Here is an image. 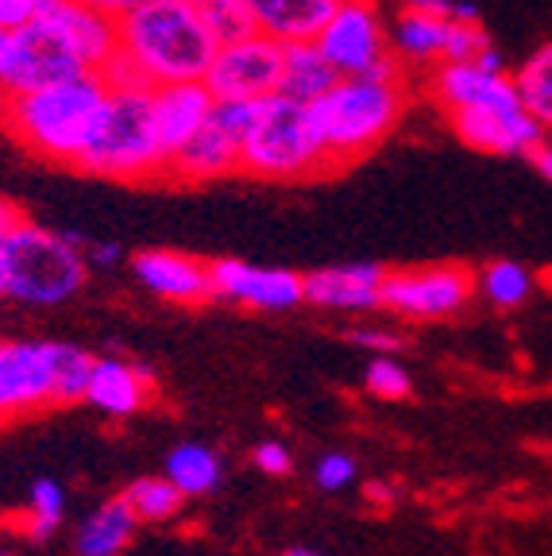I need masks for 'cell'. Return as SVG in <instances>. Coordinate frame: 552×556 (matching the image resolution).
<instances>
[{
  "label": "cell",
  "instance_id": "cell-1",
  "mask_svg": "<svg viewBox=\"0 0 552 556\" xmlns=\"http://www.w3.org/2000/svg\"><path fill=\"white\" fill-rule=\"evenodd\" d=\"M216 47L221 43L193 0H143L116 20V54L104 74L136 78L143 86L201 81Z\"/></svg>",
  "mask_w": 552,
  "mask_h": 556
},
{
  "label": "cell",
  "instance_id": "cell-2",
  "mask_svg": "<svg viewBox=\"0 0 552 556\" xmlns=\"http://www.w3.org/2000/svg\"><path fill=\"white\" fill-rule=\"evenodd\" d=\"M109 104V74L89 70L32 93L0 97V128L35 159L78 166L97 139Z\"/></svg>",
  "mask_w": 552,
  "mask_h": 556
},
{
  "label": "cell",
  "instance_id": "cell-3",
  "mask_svg": "<svg viewBox=\"0 0 552 556\" xmlns=\"http://www.w3.org/2000/svg\"><path fill=\"white\" fill-rule=\"evenodd\" d=\"M410 101H414V93H410L402 62H390L375 74H348V78L333 81L313 101V116H317L333 170L360 163L382 139L394 136L398 124L406 121Z\"/></svg>",
  "mask_w": 552,
  "mask_h": 556
},
{
  "label": "cell",
  "instance_id": "cell-4",
  "mask_svg": "<svg viewBox=\"0 0 552 556\" xmlns=\"http://www.w3.org/2000/svg\"><path fill=\"white\" fill-rule=\"evenodd\" d=\"M74 170L128 186L166 182L171 159H166L155 136V121H151V86L109 74V104H104L101 131Z\"/></svg>",
  "mask_w": 552,
  "mask_h": 556
},
{
  "label": "cell",
  "instance_id": "cell-5",
  "mask_svg": "<svg viewBox=\"0 0 552 556\" xmlns=\"http://www.w3.org/2000/svg\"><path fill=\"white\" fill-rule=\"evenodd\" d=\"M240 174L260 182H310L333 174L313 104L286 93L255 101V116L243 131Z\"/></svg>",
  "mask_w": 552,
  "mask_h": 556
},
{
  "label": "cell",
  "instance_id": "cell-6",
  "mask_svg": "<svg viewBox=\"0 0 552 556\" xmlns=\"http://www.w3.org/2000/svg\"><path fill=\"white\" fill-rule=\"evenodd\" d=\"M86 240L89 236L74 232H51V228L35 225L32 217H20L4 236V252H9V302L20 305H66L78 298L89 282L86 263Z\"/></svg>",
  "mask_w": 552,
  "mask_h": 556
},
{
  "label": "cell",
  "instance_id": "cell-7",
  "mask_svg": "<svg viewBox=\"0 0 552 556\" xmlns=\"http://www.w3.org/2000/svg\"><path fill=\"white\" fill-rule=\"evenodd\" d=\"M255 116V101H213V113L205 116L190 143L171 159L166 182L205 186L228 174H240L243 131Z\"/></svg>",
  "mask_w": 552,
  "mask_h": 556
},
{
  "label": "cell",
  "instance_id": "cell-8",
  "mask_svg": "<svg viewBox=\"0 0 552 556\" xmlns=\"http://www.w3.org/2000/svg\"><path fill=\"white\" fill-rule=\"evenodd\" d=\"M475 298V275L460 263L387 270L382 278V309L402 321H449Z\"/></svg>",
  "mask_w": 552,
  "mask_h": 556
},
{
  "label": "cell",
  "instance_id": "cell-9",
  "mask_svg": "<svg viewBox=\"0 0 552 556\" xmlns=\"http://www.w3.org/2000/svg\"><path fill=\"white\" fill-rule=\"evenodd\" d=\"M78 74H89V62L70 47V39H62V31H54L47 20H32L9 31L4 66H0V97L32 93V89L78 78Z\"/></svg>",
  "mask_w": 552,
  "mask_h": 556
},
{
  "label": "cell",
  "instance_id": "cell-10",
  "mask_svg": "<svg viewBox=\"0 0 552 556\" xmlns=\"http://www.w3.org/2000/svg\"><path fill=\"white\" fill-rule=\"evenodd\" d=\"M313 43L340 78L375 74V70L398 62L390 51V24L382 20L375 0H340Z\"/></svg>",
  "mask_w": 552,
  "mask_h": 556
},
{
  "label": "cell",
  "instance_id": "cell-11",
  "mask_svg": "<svg viewBox=\"0 0 552 556\" xmlns=\"http://www.w3.org/2000/svg\"><path fill=\"white\" fill-rule=\"evenodd\" d=\"M201 81L216 101H263L283 86V43L263 31L221 43Z\"/></svg>",
  "mask_w": 552,
  "mask_h": 556
},
{
  "label": "cell",
  "instance_id": "cell-12",
  "mask_svg": "<svg viewBox=\"0 0 552 556\" xmlns=\"http://www.w3.org/2000/svg\"><path fill=\"white\" fill-rule=\"evenodd\" d=\"M54 406V340L0 337V426Z\"/></svg>",
  "mask_w": 552,
  "mask_h": 556
},
{
  "label": "cell",
  "instance_id": "cell-13",
  "mask_svg": "<svg viewBox=\"0 0 552 556\" xmlns=\"http://www.w3.org/2000/svg\"><path fill=\"white\" fill-rule=\"evenodd\" d=\"M213 290L216 298L255 313H293L305 305V282L290 267H263L248 260H213Z\"/></svg>",
  "mask_w": 552,
  "mask_h": 556
},
{
  "label": "cell",
  "instance_id": "cell-14",
  "mask_svg": "<svg viewBox=\"0 0 552 556\" xmlns=\"http://www.w3.org/2000/svg\"><path fill=\"white\" fill-rule=\"evenodd\" d=\"M452 136L472 151L499 159H529V151L541 143L549 131L526 113V104H487V109H460L444 116Z\"/></svg>",
  "mask_w": 552,
  "mask_h": 556
},
{
  "label": "cell",
  "instance_id": "cell-15",
  "mask_svg": "<svg viewBox=\"0 0 552 556\" xmlns=\"http://www.w3.org/2000/svg\"><path fill=\"white\" fill-rule=\"evenodd\" d=\"M131 278L147 294L174 305H205L216 298L213 260L178 252V248H143L128 260Z\"/></svg>",
  "mask_w": 552,
  "mask_h": 556
},
{
  "label": "cell",
  "instance_id": "cell-16",
  "mask_svg": "<svg viewBox=\"0 0 552 556\" xmlns=\"http://www.w3.org/2000/svg\"><path fill=\"white\" fill-rule=\"evenodd\" d=\"M425 97L440 113L487 109V104H518V86L510 70H484L475 62H437L425 70Z\"/></svg>",
  "mask_w": 552,
  "mask_h": 556
},
{
  "label": "cell",
  "instance_id": "cell-17",
  "mask_svg": "<svg viewBox=\"0 0 552 556\" xmlns=\"http://www.w3.org/2000/svg\"><path fill=\"white\" fill-rule=\"evenodd\" d=\"M382 278L379 263H337L302 275L305 302L325 313H375L382 309Z\"/></svg>",
  "mask_w": 552,
  "mask_h": 556
},
{
  "label": "cell",
  "instance_id": "cell-18",
  "mask_svg": "<svg viewBox=\"0 0 552 556\" xmlns=\"http://www.w3.org/2000/svg\"><path fill=\"white\" fill-rule=\"evenodd\" d=\"M213 101L216 97L209 93L205 81H163V86H151V121H155V136L163 143L166 159H174L190 143V136L213 113Z\"/></svg>",
  "mask_w": 552,
  "mask_h": 556
},
{
  "label": "cell",
  "instance_id": "cell-19",
  "mask_svg": "<svg viewBox=\"0 0 552 556\" xmlns=\"http://www.w3.org/2000/svg\"><path fill=\"white\" fill-rule=\"evenodd\" d=\"M155 394V371L143 364H131L121 356H93L89 371L86 406H93L104 417H131L151 402Z\"/></svg>",
  "mask_w": 552,
  "mask_h": 556
},
{
  "label": "cell",
  "instance_id": "cell-20",
  "mask_svg": "<svg viewBox=\"0 0 552 556\" xmlns=\"http://www.w3.org/2000/svg\"><path fill=\"white\" fill-rule=\"evenodd\" d=\"M449 31H452L449 16L398 9V16L390 20V51H394V59L406 70H432L437 62H444Z\"/></svg>",
  "mask_w": 552,
  "mask_h": 556
},
{
  "label": "cell",
  "instance_id": "cell-21",
  "mask_svg": "<svg viewBox=\"0 0 552 556\" xmlns=\"http://www.w3.org/2000/svg\"><path fill=\"white\" fill-rule=\"evenodd\" d=\"M337 4L340 0H248V12L255 20V31L275 35L278 43H298V39H317Z\"/></svg>",
  "mask_w": 552,
  "mask_h": 556
},
{
  "label": "cell",
  "instance_id": "cell-22",
  "mask_svg": "<svg viewBox=\"0 0 552 556\" xmlns=\"http://www.w3.org/2000/svg\"><path fill=\"white\" fill-rule=\"evenodd\" d=\"M139 530V518L131 514L128 498L116 495L101 503L74 533V556H121Z\"/></svg>",
  "mask_w": 552,
  "mask_h": 556
},
{
  "label": "cell",
  "instance_id": "cell-23",
  "mask_svg": "<svg viewBox=\"0 0 552 556\" xmlns=\"http://www.w3.org/2000/svg\"><path fill=\"white\" fill-rule=\"evenodd\" d=\"M340 74L325 62L313 39H298V43H283V86L278 93L293 97V101L313 104L325 93Z\"/></svg>",
  "mask_w": 552,
  "mask_h": 556
},
{
  "label": "cell",
  "instance_id": "cell-24",
  "mask_svg": "<svg viewBox=\"0 0 552 556\" xmlns=\"http://www.w3.org/2000/svg\"><path fill=\"white\" fill-rule=\"evenodd\" d=\"M166 479L178 486L186 498H201L213 495L221 479H225V460L221 452H213L209 444H178V448L166 456Z\"/></svg>",
  "mask_w": 552,
  "mask_h": 556
},
{
  "label": "cell",
  "instance_id": "cell-25",
  "mask_svg": "<svg viewBox=\"0 0 552 556\" xmlns=\"http://www.w3.org/2000/svg\"><path fill=\"white\" fill-rule=\"evenodd\" d=\"M537 278L529 267L514 260H494L475 275V294H484L494 309H518L534 298Z\"/></svg>",
  "mask_w": 552,
  "mask_h": 556
},
{
  "label": "cell",
  "instance_id": "cell-26",
  "mask_svg": "<svg viewBox=\"0 0 552 556\" xmlns=\"http://www.w3.org/2000/svg\"><path fill=\"white\" fill-rule=\"evenodd\" d=\"M514 86H518L526 113L534 116L544 131H552V43L537 47V51L514 70Z\"/></svg>",
  "mask_w": 552,
  "mask_h": 556
},
{
  "label": "cell",
  "instance_id": "cell-27",
  "mask_svg": "<svg viewBox=\"0 0 552 556\" xmlns=\"http://www.w3.org/2000/svg\"><path fill=\"white\" fill-rule=\"evenodd\" d=\"M124 498H128L131 514L147 526H163V521H174L186 506V495L171 483L166 476H139L124 486Z\"/></svg>",
  "mask_w": 552,
  "mask_h": 556
},
{
  "label": "cell",
  "instance_id": "cell-28",
  "mask_svg": "<svg viewBox=\"0 0 552 556\" xmlns=\"http://www.w3.org/2000/svg\"><path fill=\"white\" fill-rule=\"evenodd\" d=\"M93 356L86 348L54 340V406H86Z\"/></svg>",
  "mask_w": 552,
  "mask_h": 556
},
{
  "label": "cell",
  "instance_id": "cell-29",
  "mask_svg": "<svg viewBox=\"0 0 552 556\" xmlns=\"http://www.w3.org/2000/svg\"><path fill=\"white\" fill-rule=\"evenodd\" d=\"M66 518V491L54 479H35L32 495H27V518L24 533H32L35 541H47Z\"/></svg>",
  "mask_w": 552,
  "mask_h": 556
},
{
  "label": "cell",
  "instance_id": "cell-30",
  "mask_svg": "<svg viewBox=\"0 0 552 556\" xmlns=\"http://www.w3.org/2000/svg\"><path fill=\"white\" fill-rule=\"evenodd\" d=\"M193 9L205 20V27L213 31L216 43H233V39H243V35L255 31L248 0H193Z\"/></svg>",
  "mask_w": 552,
  "mask_h": 556
},
{
  "label": "cell",
  "instance_id": "cell-31",
  "mask_svg": "<svg viewBox=\"0 0 552 556\" xmlns=\"http://www.w3.org/2000/svg\"><path fill=\"white\" fill-rule=\"evenodd\" d=\"M363 382H367V391L382 402H398L414 391V379H410V371L398 364L394 356H372V364L363 371Z\"/></svg>",
  "mask_w": 552,
  "mask_h": 556
},
{
  "label": "cell",
  "instance_id": "cell-32",
  "mask_svg": "<svg viewBox=\"0 0 552 556\" xmlns=\"http://www.w3.org/2000/svg\"><path fill=\"white\" fill-rule=\"evenodd\" d=\"M313 479H317L321 491H344L355 479V460L348 452H328V456L317 460V468H313Z\"/></svg>",
  "mask_w": 552,
  "mask_h": 556
},
{
  "label": "cell",
  "instance_id": "cell-33",
  "mask_svg": "<svg viewBox=\"0 0 552 556\" xmlns=\"http://www.w3.org/2000/svg\"><path fill=\"white\" fill-rule=\"evenodd\" d=\"M344 340L363 348V352H372V356H390V352L402 348V337L390 329H379V325H355V329L344 332Z\"/></svg>",
  "mask_w": 552,
  "mask_h": 556
},
{
  "label": "cell",
  "instance_id": "cell-34",
  "mask_svg": "<svg viewBox=\"0 0 552 556\" xmlns=\"http://www.w3.org/2000/svg\"><path fill=\"white\" fill-rule=\"evenodd\" d=\"M251 464H255L263 476H290L293 456L283 441H260L255 444V452H251Z\"/></svg>",
  "mask_w": 552,
  "mask_h": 556
},
{
  "label": "cell",
  "instance_id": "cell-35",
  "mask_svg": "<svg viewBox=\"0 0 552 556\" xmlns=\"http://www.w3.org/2000/svg\"><path fill=\"white\" fill-rule=\"evenodd\" d=\"M402 9L432 12V16H449V20H479V9L472 0H402Z\"/></svg>",
  "mask_w": 552,
  "mask_h": 556
},
{
  "label": "cell",
  "instance_id": "cell-36",
  "mask_svg": "<svg viewBox=\"0 0 552 556\" xmlns=\"http://www.w3.org/2000/svg\"><path fill=\"white\" fill-rule=\"evenodd\" d=\"M86 263L89 270H116L124 263V243L116 240H86Z\"/></svg>",
  "mask_w": 552,
  "mask_h": 556
},
{
  "label": "cell",
  "instance_id": "cell-37",
  "mask_svg": "<svg viewBox=\"0 0 552 556\" xmlns=\"http://www.w3.org/2000/svg\"><path fill=\"white\" fill-rule=\"evenodd\" d=\"M35 12H39V0H0V27L16 31V27L32 24Z\"/></svg>",
  "mask_w": 552,
  "mask_h": 556
},
{
  "label": "cell",
  "instance_id": "cell-38",
  "mask_svg": "<svg viewBox=\"0 0 552 556\" xmlns=\"http://www.w3.org/2000/svg\"><path fill=\"white\" fill-rule=\"evenodd\" d=\"M529 163H534V170L541 174L544 182L552 186V139L549 136H544L541 143H537V148L529 151Z\"/></svg>",
  "mask_w": 552,
  "mask_h": 556
},
{
  "label": "cell",
  "instance_id": "cell-39",
  "mask_svg": "<svg viewBox=\"0 0 552 556\" xmlns=\"http://www.w3.org/2000/svg\"><path fill=\"white\" fill-rule=\"evenodd\" d=\"M81 4H89V9H97V12H104V16L121 20L124 12H131L136 4H143V0H81Z\"/></svg>",
  "mask_w": 552,
  "mask_h": 556
},
{
  "label": "cell",
  "instance_id": "cell-40",
  "mask_svg": "<svg viewBox=\"0 0 552 556\" xmlns=\"http://www.w3.org/2000/svg\"><path fill=\"white\" fill-rule=\"evenodd\" d=\"M20 217H24V213H20V208L12 205V201L4 198V193H0V232H9V228L16 225Z\"/></svg>",
  "mask_w": 552,
  "mask_h": 556
},
{
  "label": "cell",
  "instance_id": "cell-41",
  "mask_svg": "<svg viewBox=\"0 0 552 556\" xmlns=\"http://www.w3.org/2000/svg\"><path fill=\"white\" fill-rule=\"evenodd\" d=\"M4 236L0 232V302H9V252H4Z\"/></svg>",
  "mask_w": 552,
  "mask_h": 556
},
{
  "label": "cell",
  "instance_id": "cell-42",
  "mask_svg": "<svg viewBox=\"0 0 552 556\" xmlns=\"http://www.w3.org/2000/svg\"><path fill=\"white\" fill-rule=\"evenodd\" d=\"M367 498H375V503H387V498H390V486L387 483H372V486H367Z\"/></svg>",
  "mask_w": 552,
  "mask_h": 556
},
{
  "label": "cell",
  "instance_id": "cell-43",
  "mask_svg": "<svg viewBox=\"0 0 552 556\" xmlns=\"http://www.w3.org/2000/svg\"><path fill=\"white\" fill-rule=\"evenodd\" d=\"M283 556H321V553H313V548H290V553H283Z\"/></svg>",
  "mask_w": 552,
  "mask_h": 556
},
{
  "label": "cell",
  "instance_id": "cell-44",
  "mask_svg": "<svg viewBox=\"0 0 552 556\" xmlns=\"http://www.w3.org/2000/svg\"><path fill=\"white\" fill-rule=\"evenodd\" d=\"M4 43H9V31L0 27V66H4Z\"/></svg>",
  "mask_w": 552,
  "mask_h": 556
},
{
  "label": "cell",
  "instance_id": "cell-45",
  "mask_svg": "<svg viewBox=\"0 0 552 556\" xmlns=\"http://www.w3.org/2000/svg\"><path fill=\"white\" fill-rule=\"evenodd\" d=\"M0 556H16V553H9V548H0Z\"/></svg>",
  "mask_w": 552,
  "mask_h": 556
}]
</instances>
